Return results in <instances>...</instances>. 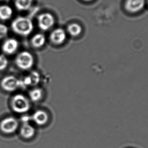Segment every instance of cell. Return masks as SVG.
I'll list each match as a JSON object with an SVG mask.
<instances>
[{"mask_svg":"<svg viewBox=\"0 0 148 148\" xmlns=\"http://www.w3.org/2000/svg\"><path fill=\"white\" fill-rule=\"evenodd\" d=\"M66 38V32L62 28H56L52 31L50 35V40L54 44H62Z\"/></svg>","mask_w":148,"mask_h":148,"instance_id":"cell-9","label":"cell"},{"mask_svg":"<svg viewBox=\"0 0 148 148\" xmlns=\"http://www.w3.org/2000/svg\"><path fill=\"white\" fill-rule=\"evenodd\" d=\"M12 30L16 34L26 36L32 33L34 29V25L29 18L26 17H18L11 23Z\"/></svg>","mask_w":148,"mask_h":148,"instance_id":"cell-1","label":"cell"},{"mask_svg":"<svg viewBox=\"0 0 148 148\" xmlns=\"http://www.w3.org/2000/svg\"><path fill=\"white\" fill-rule=\"evenodd\" d=\"M83 1H86V2H89V1H92V0H83Z\"/></svg>","mask_w":148,"mask_h":148,"instance_id":"cell-20","label":"cell"},{"mask_svg":"<svg viewBox=\"0 0 148 148\" xmlns=\"http://www.w3.org/2000/svg\"><path fill=\"white\" fill-rule=\"evenodd\" d=\"M31 42L33 46L36 48H39L44 46L46 42V38L44 34H37L33 36Z\"/></svg>","mask_w":148,"mask_h":148,"instance_id":"cell-14","label":"cell"},{"mask_svg":"<svg viewBox=\"0 0 148 148\" xmlns=\"http://www.w3.org/2000/svg\"><path fill=\"white\" fill-rule=\"evenodd\" d=\"M42 95L43 92L41 88H34L29 92L30 98L32 101L34 102L39 101L42 98Z\"/></svg>","mask_w":148,"mask_h":148,"instance_id":"cell-16","label":"cell"},{"mask_svg":"<svg viewBox=\"0 0 148 148\" xmlns=\"http://www.w3.org/2000/svg\"><path fill=\"white\" fill-rule=\"evenodd\" d=\"M34 59L32 54L28 51H22L17 55L15 64L18 68L22 70H28L32 67Z\"/></svg>","mask_w":148,"mask_h":148,"instance_id":"cell-3","label":"cell"},{"mask_svg":"<svg viewBox=\"0 0 148 148\" xmlns=\"http://www.w3.org/2000/svg\"><path fill=\"white\" fill-rule=\"evenodd\" d=\"M13 13V9L10 6L6 5L0 6V20L6 21L10 19Z\"/></svg>","mask_w":148,"mask_h":148,"instance_id":"cell-12","label":"cell"},{"mask_svg":"<svg viewBox=\"0 0 148 148\" xmlns=\"http://www.w3.org/2000/svg\"><path fill=\"white\" fill-rule=\"evenodd\" d=\"M146 4V0H126L125 8L128 12L137 13L142 10Z\"/></svg>","mask_w":148,"mask_h":148,"instance_id":"cell-7","label":"cell"},{"mask_svg":"<svg viewBox=\"0 0 148 148\" xmlns=\"http://www.w3.org/2000/svg\"><path fill=\"white\" fill-rule=\"evenodd\" d=\"M28 76L30 79L31 86H36L40 82V74L36 71H33Z\"/></svg>","mask_w":148,"mask_h":148,"instance_id":"cell-17","label":"cell"},{"mask_svg":"<svg viewBox=\"0 0 148 148\" xmlns=\"http://www.w3.org/2000/svg\"><path fill=\"white\" fill-rule=\"evenodd\" d=\"M32 119L38 125L43 126L47 123L49 118L48 114L45 111L38 110L34 113Z\"/></svg>","mask_w":148,"mask_h":148,"instance_id":"cell-10","label":"cell"},{"mask_svg":"<svg viewBox=\"0 0 148 148\" xmlns=\"http://www.w3.org/2000/svg\"><path fill=\"white\" fill-rule=\"evenodd\" d=\"M19 47L18 40L15 38H8L2 45V51L7 55H12L16 52Z\"/></svg>","mask_w":148,"mask_h":148,"instance_id":"cell-8","label":"cell"},{"mask_svg":"<svg viewBox=\"0 0 148 148\" xmlns=\"http://www.w3.org/2000/svg\"><path fill=\"white\" fill-rule=\"evenodd\" d=\"M10 1V0H0V2L1 1Z\"/></svg>","mask_w":148,"mask_h":148,"instance_id":"cell-21","label":"cell"},{"mask_svg":"<svg viewBox=\"0 0 148 148\" xmlns=\"http://www.w3.org/2000/svg\"><path fill=\"white\" fill-rule=\"evenodd\" d=\"M11 107L12 110L17 113L24 114L30 109V102L23 95H15L11 100Z\"/></svg>","mask_w":148,"mask_h":148,"instance_id":"cell-2","label":"cell"},{"mask_svg":"<svg viewBox=\"0 0 148 148\" xmlns=\"http://www.w3.org/2000/svg\"><path fill=\"white\" fill-rule=\"evenodd\" d=\"M8 65V59L4 55H0V71L5 70Z\"/></svg>","mask_w":148,"mask_h":148,"instance_id":"cell-18","label":"cell"},{"mask_svg":"<svg viewBox=\"0 0 148 148\" xmlns=\"http://www.w3.org/2000/svg\"><path fill=\"white\" fill-rule=\"evenodd\" d=\"M82 27L77 23H72L68 25L67 27V31L71 36L76 37L80 35L82 32Z\"/></svg>","mask_w":148,"mask_h":148,"instance_id":"cell-15","label":"cell"},{"mask_svg":"<svg viewBox=\"0 0 148 148\" xmlns=\"http://www.w3.org/2000/svg\"><path fill=\"white\" fill-rule=\"evenodd\" d=\"M18 120L13 117H6L0 122V130L4 134H13L18 129Z\"/></svg>","mask_w":148,"mask_h":148,"instance_id":"cell-4","label":"cell"},{"mask_svg":"<svg viewBox=\"0 0 148 148\" xmlns=\"http://www.w3.org/2000/svg\"><path fill=\"white\" fill-rule=\"evenodd\" d=\"M33 0H15L14 4L16 9L20 11L28 10L32 6Z\"/></svg>","mask_w":148,"mask_h":148,"instance_id":"cell-13","label":"cell"},{"mask_svg":"<svg viewBox=\"0 0 148 148\" xmlns=\"http://www.w3.org/2000/svg\"><path fill=\"white\" fill-rule=\"evenodd\" d=\"M54 23L55 19L51 13H43L38 16V26L43 31L49 30L54 25Z\"/></svg>","mask_w":148,"mask_h":148,"instance_id":"cell-6","label":"cell"},{"mask_svg":"<svg viewBox=\"0 0 148 148\" xmlns=\"http://www.w3.org/2000/svg\"><path fill=\"white\" fill-rule=\"evenodd\" d=\"M8 28L5 24L0 23V40L4 38L7 35Z\"/></svg>","mask_w":148,"mask_h":148,"instance_id":"cell-19","label":"cell"},{"mask_svg":"<svg viewBox=\"0 0 148 148\" xmlns=\"http://www.w3.org/2000/svg\"><path fill=\"white\" fill-rule=\"evenodd\" d=\"M20 133L23 138L29 140L35 136L36 130L28 122H23V124L20 127Z\"/></svg>","mask_w":148,"mask_h":148,"instance_id":"cell-11","label":"cell"},{"mask_svg":"<svg viewBox=\"0 0 148 148\" xmlns=\"http://www.w3.org/2000/svg\"><path fill=\"white\" fill-rule=\"evenodd\" d=\"M1 84L3 89L8 92H14L21 87V80L12 75L5 77L1 81Z\"/></svg>","mask_w":148,"mask_h":148,"instance_id":"cell-5","label":"cell"}]
</instances>
